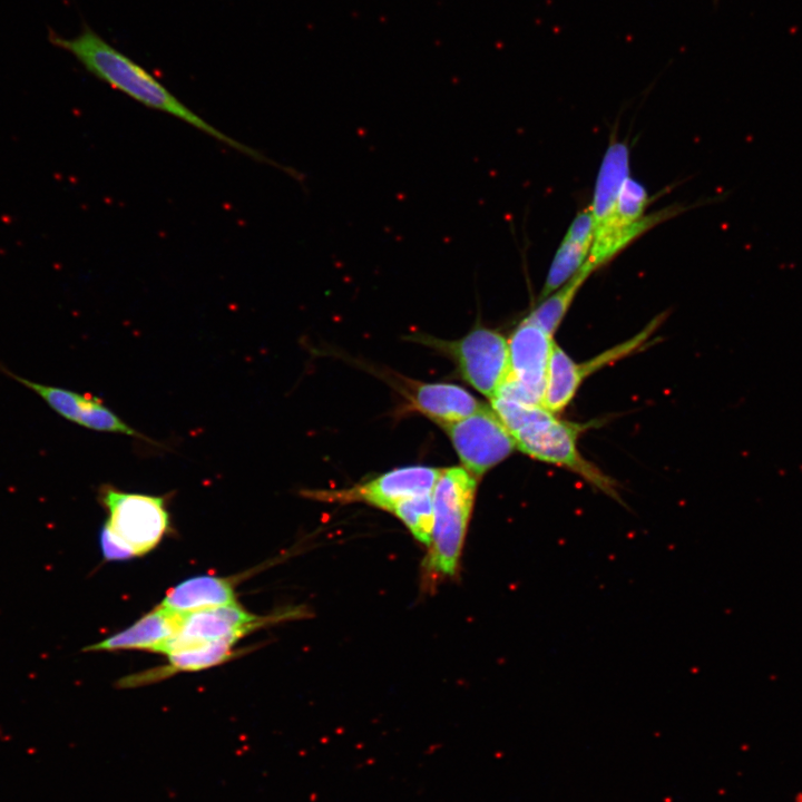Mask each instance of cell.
Instances as JSON below:
<instances>
[{
  "label": "cell",
  "mask_w": 802,
  "mask_h": 802,
  "mask_svg": "<svg viewBox=\"0 0 802 802\" xmlns=\"http://www.w3.org/2000/svg\"><path fill=\"white\" fill-rule=\"evenodd\" d=\"M594 239V219L590 207H586L573 219L554 258L539 301L566 284L585 264Z\"/></svg>",
  "instance_id": "cell-14"
},
{
  "label": "cell",
  "mask_w": 802,
  "mask_h": 802,
  "mask_svg": "<svg viewBox=\"0 0 802 802\" xmlns=\"http://www.w3.org/2000/svg\"><path fill=\"white\" fill-rule=\"evenodd\" d=\"M629 177V147L615 135L608 144L600 164L590 209L594 226L606 218L615 206L619 193Z\"/></svg>",
  "instance_id": "cell-17"
},
{
  "label": "cell",
  "mask_w": 802,
  "mask_h": 802,
  "mask_svg": "<svg viewBox=\"0 0 802 802\" xmlns=\"http://www.w3.org/2000/svg\"><path fill=\"white\" fill-rule=\"evenodd\" d=\"M554 344L552 335L524 319L508 339L510 372L496 395L542 405Z\"/></svg>",
  "instance_id": "cell-7"
},
{
  "label": "cell",
  "mask_w": 802,
  "mask_h": 802,
  "mask_svg": "<svg viewBox=\"0 0 802 802\" xmlns=\"http://www.w3.org/2000/svg\"><path fill=\"white\" fill-rule=\"evenodd\" d=\"M236 603L231 579L197 576L168 590L159 606L182 614Z\"/></svg>",
  "instance_id": "cell-16"
},
{
  "label": "cell",
  "mask_w": 802,
  "mask_h": 802,
  "mask_svg": "<svg viewBox=\"0 0 802 802\" xmlns=\"http://www.w3.org/2000/svg\"><path fill=\"white\" fill-rule=\"evenodd\" d=\"M301 608L288 609L267 617L246 612L237 603L185 614L178 632L167 642L163 654L217 642L235 644L244 635L268 623L304 617Z\"/></svg>",
  "instance_id": "cell-6"
},
{
  "label": "cell",
  "mask_w": 802,
  "mask_h": 802,
  "mask_svg": "<svg viewBox=\"0 0 802 802\" xmlns=\"http://www.w3.org/2000/svg\"><path fill=\"white\" fill-rule=\"evenodd\" d=\"M440 472L441 469L424 466L398 468L349 489L319 492L317 498L345 503L361 501L391 511L405 498L431 493Z\"/></svg>",
  "instance_id": "cell-11"
},
{
  "label": "cell",
  "mask_w": 802,
  "mask_h": 802,
  "mask_svg": "<svg viewBox=\"0 0 802 802\" xmlns=\"http://www.w3.org/2000/svg\"><path fill=\"white\" fill-rule=\"evenodd\" d=\"M185 614L162 606L144 615L130 627L85 648L87 652L138 649L162 653L178 632Z\"/></svg>",
  "instance_id": "cell-13"
},
{
  "label": "cell",
  "mask_w": 802,
  "mask_h": 802,
  "mask_svg": "<svg viewBox=\"0 0 802 802\" xmlns=\"http://www.w3.org/2000/svg\"><path fill=\"white\" fill-rule=\"evenodd\" d=\"M431 344L451 355L463 380L489 399L509 376L508 340L498 331L478 326L458 341L433 339Z\"/></svg>",
  "instance_id": "cell-8"
},
{
  "label": "cell",
  "mask_w": 802,
  "mask_h": 802,
  "mask_svg": "<svg viewBox=\"0 0 802 802\" xmlns=\"http://www.w3.org/2000/svg\"><path fill=\"white\" fill-rule=\"evenodd\" d=\"M491 408L510 432L516 448L525 454L565 468L606 495L619 499L615 481L586 460L578 450L584 426L566 421L539 404L496 395Z\"/></svg>",
  "instance_id": "cell-2"
},
{
  "label": "cell",
  "mask_w": 802,
  "mask_h": 802,
  "mask_svg": "<svg viewBox=\"0 0 802 802\" xmlns=\"http://www.w3.org/2000/svg\"><path fill=\"white\" fill-rule=\"evenodd\" d=\"M477 478L461 467L441 469L432 490L433 529L426 567L433 576H452L470 520Z\"/></svg>",
  "instance_id": "cell-3"
},
{
  "label": "cell",
  "mask_w": 802,
  "mask_h": 802,
  "mask_svg": "<svg viewBox=\"0 0 802 802\" xmlns=\"http://www.w3.org/2000/svg\"><path fill=\"white\" fill-rule=\"evenodd\" d=\"M591 274L590 271L581 266L566 284L541 300L525 319L554 336L578 291Z\"/></svg>",
  "instance_id": "cell-19"
},
{
  "label": "cell",
  "mask_w": 802,
  "mask_h": 802,
  "mask_svg": "<svg viewBox=\"0 0 802 802\" xmlns=\"http://www.w3.org/2000/svg\"><path fill=\"white\" fill-rule=\"evenodd\" d=\"M99 499L107 510V528L134 554L154 549L169 527L163 497L121 491L113 486L100 488Z\"/></svg>",
  "instance_id": "cell-5"
},
{
  "label": "cell",
  "mask_w": 802,
  "mask_h": 802,
  "mask_svg": "<svg viewBox=\"0 0 802 802\" xmlns=\"http://www.w3.org/2000/svg\"><path fill=\"white\" fill-rule=\"evenodd\" d=\"M233 645L234 644L227 642H217L177 651L167 655L169 659L168 666L160 668V671H153L151 673L141 674V676H136L135 678L130 677L127 679L131 682L136 681L137 684H141L145 679L150 682L154 677L167 676L172 673L180 671H198L208 668L232 658L234 654V649L232 648Z\"/></svg>",
  "instance_id": "cell-18"
},
{
  "label": "cell",
  "mask_w": 802,
  "mask_h": 802,
  "mask_svg": "<svg viewBox=\"0 0 802 802\" xmlns=\"http://www.w3.org/2000/svg\"><path fill=\"white\" fill-rule=\"evenodd\" d=\"M715 1H717V0H715Z\"/></svg>",
  "instance_id": "cell-22"
},
{
  "label": "cell",
  "mask_w": 802,
  "mask_h": 802,
  "mask_svg": "<svg viewBox=\"0 0 802 802\" xmlns=\"http://www.w3.org/2000/svg\"><path fill=\"white\" fill-rule=\"evenodd\" d=\"M664 319L665 313L657 315L633 338L579 363L574 361L555 342L550 355L542 407L554 413L563 411L573 401L581 383L589 375L643 348Z\"/></svg>",
  "instance_id": "cell-9"
},
{
  "label": "cell",
  "mask_w": 802,
  "mask_h": 802,
  "mask_svg": "<svg viewBox=\"0 0 802 802\" xmlns=\"http://www.w3.org/2000/svg\"><path fill=\"white\" fill-rule=\"evenodd\" d=\"M390 512L402 521L418 541L429 547L433 529L432 492L405 498Z\"/></svg>",
  "instance_id": "cell-20"
},
{
  "label": "cell",
  "mask_w": 802,
  "mask_h": 802,
  "mask_svg": "<svg viewBox=\"0 0 802 802\" xmlns=\"http://www.w3.org/2000/svg\"><path fill=\"white\" fill-rule=\"evenodd\" d=\"M412 408L443 428L485 407L463 388L451 383H417L411 390Z\"/></svg>",
  "instance_id": "cell-15"
},
{
  "label": "cell",
  "mask_w": 802,
  "mask_h": 802,
  "mask_svg": "<svg viewBox=\"0 0 802 802\" xmlns=\"http://www.w3.org/2000/svg\"><path fill=\"white\" fill-rule=\"evenodd\" d=\"M651 202L652 198L646 188L639 182L628 177L610 213L594 226L593 245L584 264L587 270L594 273L610 262L643 233L684 209L674 206L646 215L645 212Z\"/></svg>",
  "instance_id": "cell-4"
},
{
  "label": "cell",
  "mask_w": 802,
  "mask_h": 802,
  "mask_svg": "<svg viewBox=\"0 0 802 802\" xmlns=\"http://www.w3.org/2000/svg\"><path fill=\"white\" fill-rule=\"evenodd\" d=\"M100 547L107 560H121L134 556L131 550L105 527L100 532Z\"/></svg>",
  "instance_id": "cell-21"
},
{
  "label": "cell",
  "mask_w": 802,
  "mask_h": 802,
  "mask_svg": "<svg viewBox=\"0 0 802 802\" xmlns=\"http://www.w3.org/2000/svg\"><path fill=\"white\" fill-rule=\"evenodd\" d=\"M444 428L464 469L477 479L516 449L508 429L492 408L486 405Z\"/></svg>",
  "instance_id": "cell-10"
},
{
  "label": "cell",
  "mask_w": 802,
  "mask_h": 802,
  "mask_svg": "<svg viewBox=\"0 0 802 802\" xmlns=\"http://www.w3.org/2000/svg\"><path fill=\"white\" fill-rule=\"evenodd\" d=\"M48 40L52 46L72 55L97 79L145 107L170 115L258 163L290 172L288 168L229 137L203 119L147 69L111 46L87 23H84L81 30L71 38L48 29Z\"/></svg>",
  "instance_id": "cell-1"
},
{
  "label": "cell",
  "mask_w": 802,
  "mask_h": 802,
  "mask_svg": "<svg viewBox=\"0 0 802 802\" xmlns=\"http://www.w3.org/2000/svg\"><path fill=\"white\" fill-rule=\"evenodd\" d=\"M1 369L20 384L37 393L55 412L71 422L95 431L123 433L153 442L123 421L102 402L90 395L65 388L40 384Z\"/></svg>",
  "instance_id": "cell-12"
}]
</instances>
